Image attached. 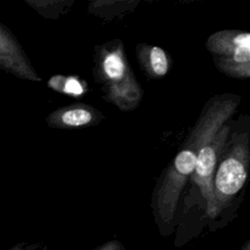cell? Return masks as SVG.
Instances as JSON below:
<instances>
[{
    "mask_svg": "<svg viewBox=\"0 0 250 250\" xmlns=\"http://www.w3.org/2000/svg\"><path fill=\"white\" fill-rule=\"evenodd\" d=\"M238 101L234 97L219 98L204 112L188 138L186 146L176 155L168 169L163 184L156 193L154 214L158 223L173 222L178 201L188 177L193 173L199 149L210 141L234 112Z\"/></svg>",
    "mask_w": 250,
    "mask_h": 250,
    "instance_id": "1",
    "label": "cell"
},
{
    "mask_svg": "<svg viewBox=\"0 0 250 250\" xmlns=\"http://www.w3.org/2000/svg\"><path fill=\"white\" fill-rule=\"evenodd\" d=\"M248 164V137L246 134H240L235 140L233 138L229 149L224 155L218 170L215 172L212 218L218 216L229 200L241 189L247 178Z\"/></svg>",
    "mask_w": 250,
    "mask_h": 250,
    "instance_id": "2",
    "label": "cell"
},
{
    "mask_svg": "<svg viewBox=\"0 0 250 250\" xmlns=\"http://www.w3.org/2000/svg\"><path fill=\"white\" fill-rule=\"evenodd\" d=\"M210 52L218 57V67L229 75L247 78L250 75V34L246 31L223 30L209 37Z\"/></svg>",
    "mask_w": 250,
    "mask_h": 250,
    "instance_id": "3",
    "label": "cell"
},
{
    "mask_svg": "<svg viewBox=\"0 0 250 250\" xmlns=\"http://www.w3.org/2000/svg\"><path fill=\"white\" fill-rule=\"evenodd\" d=\"M229 133V127L223 125L215 136L202 146L197 154L195 167L192 173V180L201 191L206 202V212L210 218H212L214 205L213 181L215 168L219 161V157L225 148Z\"/></svg>",
    "mask_w": 250,
    "mask_h": 250,
    "instance_id": "4",
    "label": "cell"
},
{
    "mask_svg": "<svg viewBox=\"0 0 250 250\" xmlns=\"http://www.w3.org/2000/svg\"><path fill=\"white\" fill-rule=\"evenodd\" d=\"M56 124H60L63 127H81L91 124L94 121L95 114L92 108L86 106H71L62 108L56 113Z\"/></svg>",
    "mask_w": 250,
    "mask_h": 250,
    "instance_id": "5",
    "label": "cell"
},
{
    "mask_svg": "<svg viewBox=\"0 0 250 250\" xmlns=\"http://www.w3.org/2000/svg\"><path fill=\"white\" fill-rule=\"evenodd\" d=\"M102 71L112 84L118 83L126 77V64L121 50H112L103 57Z\"/></svg>",
    "mask_w": 250,
    "mask_h": 250,
    "instance_id": "6",
    "label": "cell"
},
{
    "mask_svg": "<svg viewBox=\"0 0 250 250\" xmlns=\"http://www.w3.org/2000/svg\"><path fill=\"white\" fill-rule=\"evenodd\" d=\"M146 68L153 76H164L169 67V62L166 53L158 46H152L147 49V55L145 60Z\"/></svg>",
    "mask_w": 250,
    "mask_h": 250,
    "instance_id": "7",
    "label": "cell"
},
{
    "mask_svg": "<svg viewBox=\"0 0 250 250\" xmlns=\"http://www.w3.org/2000/svg\"><path fill=\"white\" fill-rule=\"evenodd\" d=\"M62 82H63V85H62L60 87L59 91L63 92V93L68 94V95H73V96H78V95L83 94V92H84L83 87L76 78H74V77H68V78L63 77Z\"/></svg>",
    "mask_w": 250,
    "mask_h": 250,
    "instance_id": "8",
    "label": "cell"
},
{
    "mask_svg": "<svg viewBox=\"0 0 250 250\" xmlns=\"http://www.w3.org/2000/svg\"><path fill=\"white\" fill-rule=\"evenodd\" d=\"M5 250H46L45 245L40 244V243H25V242H21L18 243L10 248H7Z\"/></svg>",
    "mask_w": 250,
    "mask_h": 250,
    "instance_id": "9",
    "label": "cell"
},
{
    "mask_svg": "<svg viewBox=\"0 0 250 250\" xmlns=\"http://www.w3.org/2000/svg\"><path fill=\"white\" fill-rule=\"evenodd\" d=\"M96 250H125L123 244L118 240H109L99 246Z\"/></svg>",
    "mask_w": 250,
    "mask_h": 250,
    "instance_id": "10",
    "label": "cell"
},
{
    "mask_svg": "<svg viewBox=\"0 0 250 250\" xmlns=\"http://www.w3.org/2000/svg\"><path fill=\"white\" fill-rule=\"evenodd\" d=\"M240 250H250V242H249V241H246V242L242 245V247H241Z\"/></svg>",
    "mask_w": 250,
    "mask_h": 250,
    "instance_id": "11",
    "label": "cell"
},
{
    "mask_svg": "<svg viewBox=\"0 0 250 250\" xmlns=\"http://www.w3.org/2000/svg\"><path fill=\"white\" fill-rule=\"evenodd\" d=\"M0 38H1V33H0Z\"/></svg>",
    "mask_w": 250,
    "mask_h": 250,
    "instance_id": "12",
    "label": "cell"
}]
</instances>
